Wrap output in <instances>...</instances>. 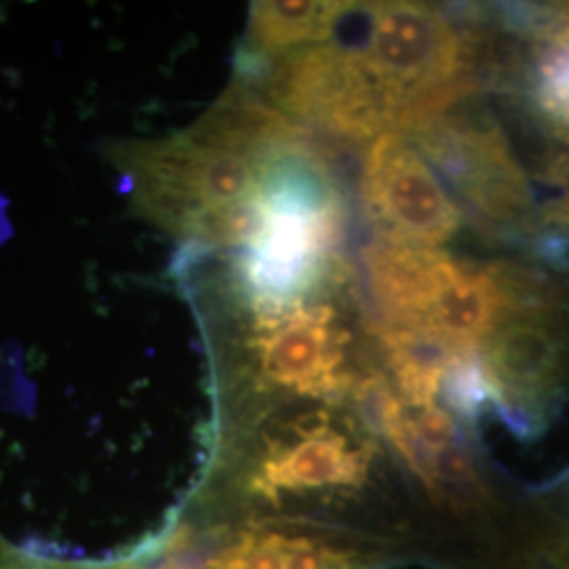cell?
Instances as JSON below:
<instances>
[{
    "instance_id": "cell-7",
    "label": "cell",
    "mask_w": 569,
    "mask_h": 569,
    "mask_svg": "<svg viewBox=\"0 0 569 569\" xmlns=\"http://www.w3.org/2000/svg\"><path fill=\"white\" fill-rule=\"evenodd\" d=\"M359 197L376 237L437 247L460 232L465 211L449 197L422 152L399 131L367 143Z\"/></svg>"
},
{
    "instance_id": "cell-13",
    "label": "cell",
    "mask_w": 569,
    "mask_h": 569,
    "mask_svg": "<svg viewBox=\"0 0 569 569\" xmlns=\"http://www.w3.org/2000/svg\"><path fill=\"white\" fill-rule=\"evenodd\" d=\"M124 569H127V568H124Z\"/></svg>"
},
{
    "instance_id": "cell-11",
    "label": "cell",
    "mask_w": 569,
    "mask_h": 569,
    "mask_svg": "<svg viewBox=\"0 0 569 569\" xmlns=\"http://www.w3.org/2000/svg\"><path fill=\"white\" fill-rule=\"evenodd\" d=\"M209 569H293L291 533H243L211 561Z\"/></svg>"
},
{
    "instance_id": "cell-9",
    "label": "cell",
    "mask_w": 569,
    "mask_h": 569,
    "mask_svg": "<svg viewBox=\"0 0 569 569\" xmlns=\"http://www.w3.org/2000/svg\"><path fill=\"white\" fill-rule=\"evenodd\" d=\"M510 30L526 51L509 63H486L512 91L536 127L569 152V4L512 11Z\"/></svg>"
},
{
    "instance_id": "cell-8",
    "label": "cell",
    "mask_w": 569,
    "mask_h": 569,
    "mask_svg": "<svg viewBox=\"0 0 569 569\" xmlns=\"http://www.w3.org/2000/svg\"><path fill=\"white\" fill-rule=\"evenodd\" d=\"M371 448L348 425L329 416L300 418L266 441L249 488L264 500L348 493L363 486Z\"/></svg>"
},
{
    "instance_id": "cell-2",
    "label": "cell",
    "mask_w": 569,
    "mask_h": 569,
    "mask_svg": "<svg viewBox=\"0 0 569 569\" xmlns=\"http://www.w3.org/2000/svg\"><path fill=\"white\" fill-rule=\"evenodd\" d=\"M500 305L475 350L486 407L536 435L569 388V279L542 260H493Z\"/></svg>"
},
{
    "instance_id": "cell-5",
    "label": "cell",
    "mask_w": 569,
    "mask_h": 569,
    "mask_svg": "<svg viewBox=\"0 0 569 569\" xmlns=\"http://www.w3.org/2000/svg\"><path fill=\"white\" fill-rule=\"evenodd\" d=\"M266 102L308 133L350 146L399 129L395 103L357 44L327 41L293 51L264 68L239 72Z\"/></svg>"
},
{
    "instance_id": "cell-1",
    "label": "cell",
    "mask_w": 569,
    "mask_h": 569,
    "mask_svg": "<svg viewBox=\"0 0 569 569\" xmlns=\"http://www.w3.org/2000/svg\"><path fill=\"white\" fill-rule=\"evenodd\" d=\"M308 131L239 81L192 127L152 142L112 143L133 211L186 253L241 249L270 164Z\"/></svg>"
},
{
    "instance_id": "cell-3",
    "label": "cell",
    "mask_w": 569,
    "mask_h": 569,
    "mask_svg": "<svg viewBox=\"0 0 569 569\" xmlns=\"http://www.w3.org/2000/svg\"><path fill=\"white\" fill-rule=\"evenodd\" d=\"M363 16L366 42L357 47L395 103L399 133L479 91L481 21L460 23L427 2H369Z\"/></svg>"
},
{
    "instance_id": "cell-10",
    "label": "cell",
    "mask_w": 569,
    "mask_h": 569,
    "mask_svg": "<svg viewBox=\"0 0 569 569\" xmlns=\"http://www.w3.org/2000/svg\"><path fill=\"white\" fill-rule=\"evenodd\" d=\"M355 7L357 2L321 0L256 2L239 58V72L264 68L293 51L329 41Z\"/></svg>"
},
{
    "instance_id": "cell-4",
    "label": "cell",
    "mask_w": 569,
    "mask_h": 569,
    "mask_svg": "<svg viewBox=\"0 0 569 569\" xmlns=\"http://www.w3.org/2000/svg\"><path fill=\"white\" fill-rule=\"evenodd\" d=\"M348 266L319 291L289 302H251L230 293L244 317V376L256 390L305 399L359 397L376 373L352 366V331L333 306L352 284Z\"/></svg>"
},
{
    "instance_id": "cell-6",
    "label": "cell",
    "mask_w": 569,
    "mask_h": 569,
    "mask_svg": "<svg viewBox=\"0 0 569 569\" xmlns=\"http://www.w3.org/2000/svg\"><path fill=\"white\" fill-rule=\"evenodd\" d=\"M475 98L416 122L403 136L448 180L483 232L521 237L536 224L526 169L505 129Z\"/></svg>"
},
{
    "instance_id": "cell-12",
    "label": "cell",
    "mask_w": 569,
    "mask_h": 569,
    "mask_svg": "<svg viewBox=\"0 0 569 569\" xmlns=\"http://www.w3.org/2000/svg\"><path fill=\"white\" fill-rule=\"evenodd\" d=\"M150 569H204L197 563V561H192V559H186V557H173V559H169V561H164L161 566H157V568Z\"/></svg>"
}]
</instances>
